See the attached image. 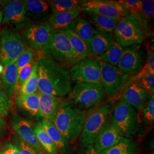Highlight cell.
Here are the masks:
<instances>
[{
  "label": "cell",
  "mask_w": 154,
  "mask_h": 154,
  "mask_svg": "<svg viewBox=\"0 0 154 154\" xmlns=\"http://www.w3.org/2000/svg\"><path fill=\"white\" fill-rule=\"evenodd\" d=\"M84 0H51L48 1L52 13L70 11L78 8Z\"/></svg>",
  "instance_id": "d6a6232c"
},
{
  "label": "cell",
  "mask_w": 154,
  "mask_h": 154,
  "mask_svg": "<svg viewBox=\"0 0 154 154\" xmlns=\"http://www.w3.org/2000/svg\"><path fill=\"white\" fill-rule=\"evenodd\" d=\"M100 83L106 94L115 95L129 77L118 67L99 60Z\"/></svg>",
  "instance_id": "30bf717a"
},
{
  "label": "cell",
  "mask_w": 154,
  "mask_h": 154,
  "mask_svg": "<svg viewBox=\"0 0 154 154\" xmlns=\"http://www.w3.org/2000/svg\"><path fill=\"white\" fill-rule=\"evenodd\" d=\"M112 105L109 103L100 106L86 118L81 132V142L84 147L93 145L95 139L111 123Z\"/></svg>",
  "instance_id": "5b68a950"
},
{
  "label": "cell",
  "mask_w": 154,
  "mask_h": 154,
  "mask_svg": "<svg viewBox=\"0 0 154 154\" xmlns=\"http://www.w3.org/2000/svg\"><path fill=\"white\" fill-rule=\"evenodd\" d=\"M2 17H3V11H0V24L2 22Z\"/></svg>",
  "instance_id": "bcb514c9"
},
{
  "label": "cell",
  "mask_w": 154,
  "mask_h": 154,
  "mask_svg": "<svg viewBox=\"0 0 154 154\" xmlns=\"http://www.w3.org/2000/svg\"><path fill=\"white\" fill-rule=\"evenodd\" d=\"M79 154H99L97 153L95 150L94 149L93 146H89L88 147H86V149H83L81 151Z\"/></svg>",
  "instance_id": "b9f144b4"
},
{
  "label": "cell",
  "mask_w": 154,
  "mask_h": 154,
  "mask_svg": "<svg viewBox=\"0 0 154 154\" xmlns=\"http://www.w3.org/2000/svg\"><path fill=\"white\" fill-rule=\"evenodd\" d=\"M1 85L6 94L12 95L17 90L18 71L16 62L3 66L1 72Z\"/></svg>",
  "instance_id": "603a6c76"
},
{
  "label": "cell",
  "mask_w": 154,
  "mask_h": 154,
  "mask_svg": "<svg viewBox=\"0 0 154 154\" xmlns=\"http://www.w3.org/2000/svg\"><path fill=\"white\" fill-rule=\"evenodd\" d=\"M146 74H154V55L153 50L149 51L146 63L144 64L143 68L139 72L138 78Z\"/></svg>",
  "instance_id": "ab89813d"
},
{
  "label": "cell",
  "mask_w": 154,
  "mask_h": 154,
  "mask_svg": "<svg viewBox=\"0 0 154 154\" xmlns=\"http://www.w3.org/2000/svg\"><path fill=\"white\" fill-rule=\"evenodd\" d=\"M0 10H1V6H0Z\"/></svg>",
  "instance_id": "c3c4849f"
},
{
  "label": "cell",
  "mask_w": 154,
  "mask_h": 154,
  "mask_svg": "<svg viewBox=\"0 0 154 154\" xmlns=\"http://www.w3.org/2000/svg\"><path fill=\"white\" fill-rule=\"evenodd\" d=\"M143 27L136 16L129 14L118 21L114 37L123 48L132 45H140L144 39Z\"/></svg>",
  "instance_id": "8992f818"
},
{
  "label": "cell",
  "mask_w": 154,
  "mask_h": 154,
  "mask_svg": "<svg viewBox=\"0 0 154 154\" xmlns=\"http://www.w3.org/2000/svg\"><path fill=\"white\" fill-rule=\"evenodd\" d=\"M38 91V63L35 62L30 77L17 91V95H32L37 93Z\"/></svg>",
  "instance_id": "1f68e13d"
},
{
  "label": "cell",
  "mask_w": 154,
  "mask_h": 154,
  "mask_svg": "<svg viewBox=\"0 0 154 154\" xmlns=\"http://www.w3.org/2000/svg\"><path fill=\"white\" fill-rule=\"evenodd\" d=\"M81 11L78 9L52 13L48 18V23L54 30H64L76 18L80 16Z\"/></svg>",
  "instance_id": "44dd1931"
},
{
  "label": "cell",
  "mask_w": 154,
  "mask_h": 154,
  "mask_svg": "<svg viewBox=\"0 0 154 154\" xmlns=\"http://www.w3.org/2000/svg\"><path fill=\"white\" fill-rule=\"evenodd\" d=\"M114 41L112 33H100L95 35L88 43L89 57H99L110 48Z\"/></svg>",
  "instance_id": "7402d4cb"
},
{
  "label": "cell",
  "mask_w": 154,
  "mask_h": 154,
  "mask_svg": "<svg viewBox=\"0 0 154 154\" xmlns=\"http://www.w3.org/2000/svg\"><path fill=\"white\" fill-rule=\"evenodd\" d=\"M25 4L28 21L44 22L52 14L49 4L46 1L26 0L25 1Z\"/></svg>",
  "instance_id": "e0dca14e"
},
{
  "label": "cell",
  "mask_w": 154,
  "mask_h": 154,
  "mask_svg": "<svg viewBox=\"0 0 154 154\" xmlns=\"http://www.w3.org/2000/svg\"><path fill=\"white\" fill-rule=\"evenodd\" d=\"M2 70H3V66H1V65H0V73L1 74V72H2Z\"/></svg>",
  "instance_id": "7dc6e473"
},
{
  "label": "cell",
  "mask_w": 154,
  "mask_h": 154,
  "mask_svg": "<svg viewBox=\"0 0 154 154\" xmlns=\"http://www.w3.org/2000/svg\"><path fill=\"white\" fill-rule=\"evenodd\" d=\"M88 116L86 110L66 103L57 111L52 123L69 143H72L82 132Z\"/></svg>",
  "instance_id": "7a4b0ae2"
},
{
  "label": "cell",
  "mask_w": 154,
  "mask_h": 154,
  "mask_svg": "<svg viewBox=\"0 0 154 154\" xmlns=\"http://www.w3.org/2000/svg\"><path fill=\"white\" fill-rule=\"evenodd\" d=\"M12 126L21 139L35 149L39 154H46L39 144L33 131V125L27 120L15 116L12 119Z\"/></svg>",
  "instance_id": "9a60e30c"
},
{
  "label": "cell",
  "mask_w": 154,
  "mask_h": 154,
  "mask_svg": "<svg viewBox=\"0 0 154 154\" xmlns=\"http://www.w3.org/2000/svg\"><path fill=\"white\" fill-rule=\"evenodd\" d=\"M71 79L76 83H100L99 58H86L72 67L70 71Z\"/></svg>",
  "instance_id": "8fae6325"
},
{
  "label": "cell",
  "mask_w": 154,
  "mask_h": 154,
  "mask_svg": "<svg viewBox=\"0 0 154 154\" xmlns=\"http://www.w3.org/2000/svg\"><path fill=\"white\" fill-rule=\"evenodd\" d=\"M33 131L38 139L39 144L46 153L48 154H58V151L55 144L45 131L41 122L33 126Z\"/></svg>",
  "instance_id": "4316f807"
},
{
  "label": "cell",
  "mask_w": 154,
  "mask_h": 154,
  "mask_svg": "<svg viewBox=\"0 0 154 154\" xmlns=\"http://www.w3.org/2000/svg\"><path fill=\"white\" fill-rule=\"evenodd\" d=\"M38 96L39 109L43 119L53 123L57 111L67 102L61 97L43 93L39 91Z\"/></svg>",
  "instance_id": "2e32d148"
},
{
  "label": "cell",
  "mask_w": 154,
  "mask_h": 154,
  "mask_svg": "<svg viewBox=\"0 0 154 154\" xmlns=\"http://www.w3.org/2000/svg\"><path fill=\"white\" fill-rule=\"evenodd\" d=\"M136 151V144L134 141L125 137L121 142L100 154H135Z\"/></svg>",
  "instance_id": "f1b7e54d"
},
{
  "label": "cell",
  "mask_w": 154,
  "mask_h": 154,
  "mask_svg": "<svg viewBox=\"0 0 154 154\" xmlns=\"http://www.w3.org/2000/svg\"><path fill=\"white\" fill-rule=\"evenodd\" d=\"M85 18L97 31L99 33H112L118 21L90 12H84Z\"/></svg>",
  "instance_id": "d4e9b609"
},
{
  "label": "cell",
  "mask_w": 154,
  "mask_h": 154,
  "mask_svg": "<svg viewBox=\"0 0 154 154\" xmlns=\"http://www.w3.org/2000/svg\"><path fill=\"white\" fill-rule=\"evenodd\" d=\"M149 95L137 82L133 83L125 91L122 100L131 105L137 111H141L146 105Z\"/></svg>",
  "instance_id": "d6986e66"
},
{
  "label": "cell",
  "mask_w": 154,
  "mask_h": 154,
  "mask_svg": "<svg viewBox=\"0 0 154 154\" xmlns=\"http://www.w3.org/2000/svg\"><path fill=\"white\" fill-rule=\"evenodd\" d=\"M63 30L72 45V49L79 56L81 60L82 61L88 58L89 57V51L88 46L86 44L70 29L67 28Z\"/></svg>",
  "instance_id": "83f0119b"
},
{
  "label": "cell",
  "mask_w": 154,
  "mask_h": 154,
  "mask_svg": "<svg viewBox=\"0 0 154 154\" xmlns=\"http://www.w3.org/2000/svg\"><path fill=\"white\" fill-rule=\"evenodd\" d=\"M41 123L45 131L55 144L58 151L62 153L66 152L69 143L58 129L52 123L44 119Z\"/></svg>",
  "instance_id": "484cf974"
},
{
  "label": "cell",
  "mask_w": 154,
  "mask_h": 154,
  "mask_svg": "<svg viewBox=\"0 0 154 154\" xmlns=\"http://www.w3.org/2000/svg\"><path fill=\"white\" fill-rule=\"evenodd\" d=\"M144 53L140 45L125 48L117 67L129 75L138 74L144 66Z\"/></svg>",
  "instance_id": "7c38bea8"
},
{
  "label": "cell",
  "mask_w": 154,
  "mask_h": 154,
  "mask_svg": "<svg viewBox=\"0 0 154 154\" xmlns=\"http://www.w3.org/2000/svg\"><path fill=\"white\" fill-rule=\"evenodd\" d=\"M28 22L25 1L14 0L6 5L3 12V23L9 24L19 29L27 24Z\"/></svg>",
  "instance_id": "5bb4252c"
},
{
  "label": "cell",
  "mask_w": 154,
  "mask_h": 154,
  "mask_svg": "<svg viewBox=\"0 0 154 154\" xmlns=\"http://www.w3.org/2000/svg\"><path fill=\"white\" fill-rule=\"evenodd\" d=\"M6 125L5 122L4 120L3 117L0 114V134L4 133L6 130Z\"/></svg>",
  "instance_id": "ee69618b"
},
{
  "label": "cell",
  "mask_w": 154,
  "mask_h": 154,
  "mask_svg": "<svg viewBox=\"0 0 154 154\" xmlns=\"http://www.w3.org/2000/svg\"><path fill=\"white\" fill-rule=\"evenodd\" d=\"M138 84L144 89L149 95H154V74H146L138 78Z\"/></svg>",
  "instance_id": "74e56055"
},
{
  "label": "cell",
  "mask_w": 154,
  "mask_h": 154,
  "mask_svg": "<svg viewBox=\"0 0 154 154\" xmlns=\"http://www.w3.org/2000/svg\"><path fill=\"white\" fill-rule=\"evenodd\" d=\"M142 11L137 17L143 27L144 32L149 33V23L154 18V1L153 0H141Z\"/></svg>",
  "instance_id": "4dcf8cb0"
},
{
  "label": "cell",
  "mask_w": 154,
  "mask_h": 154,
  "mask_svg": "<svg viewBox=\"0 0 154 154\" xmlns=\"http://www.w3.org/2000/svg\"><path fill=\"white\" fill-rule=\"evenodd\" d=\"M111 123L122 136H137L142 130L137 111L122 100L112 107Z\"/></svg>",
  "instance_id": "277c9868"
},
{
  "label": "cell",
  "mask_w": 154,
  "mask_h": 154,
  "mask_svg": "<svg viewBox=\"0 0 154 154\" xmlns=\"http://www.w3.org/2000/svg\"><path fill=\"white\" fill-rule=\"evenodd\" d=\"M14 101L20 109L26 112L33 118L38 119L42 118L39 109L37 93L28 95H17Z\"/></svg>",
  "instance_id": "ffe728a7"
},
{
  "label": "cell",
  "mask_w": 154,
  "mask_h": 154,
  "mask_svg": "<svg viewBox=\"0 0 154 154\" xmlns=\"http://www.w3.org/2000/svg\"><path fill=\"white\" fill-rule=\"evenodd\" d=\"M35 62L34 60L30 61L26 65L23 67L18 72V86H17V90L18 91L25 82L28 80L30 77L32 71H33V67L35 64Z\"/></svg>",
  "instance_id": "8d00e7d4"
},
{
  "label": "cell",
  "mask_w": 154,
  "mask_h": 154,
  "mask_svg": "<svg viewBox=\"0 0 154 154\" xmlns=\"http://www.w3.org/2000/svg\"><path fill=\"white\" fill-rule=\"evenodd\" d=\"M124 138L125 137L121 135L110 123L95 139L93 145L94 149L97 153L100 154L105 149H109L121 142Z\"/></svg>",
  "instance_id": "ac0fdd59"
},
{
  "label": "cell",
  "mask_w": 154,
  "mask_h": 154,
  "mask_svg": "<svg viewBox=\"0 0 154 154\" xmlns=\"http://www.w3.org/2000/svg\"><path fill=\"white\" fill-rule=\"evenodd\" d=\"M34 59V51L31 48H26L17 58L16 63L19 72L28 63Z\"/></svg>",
  "instance_id": "f35d334b"
},
{
  "label": "cell",
  "mask_w": 154,
  "mask_h": 154,
  "mask_svg": "<svg viewBox=\"0 0 154 154\" xmlns=\"http://www.w3.org/2000/svg\"><path fill=\"white\" fill-rule=\"evenodd\" d=\"M68 28L70 29L82 39L88 46L90 40L95 35L100 33L91 26L85 17H83L79 16L76 18L70 24Z\"/></svg>",
  "instance_id": "cb8c5ba5"
},
{
  "label": "cell",
  "mask_w": 154,
  "mask_h": 154,
  "mask_svg": "<svg viewBox=\"0 0 154 154\" xmlns=\"http://www.w3.org/2000/svg\"><path fill=\"white\" fill-rule=\"evenodd\" d=\"M78 9L81 12L93 13L118 21L129 15L118 1L84 0Z\"/></svg>",
  "instance_id": "9c48e42d"
},
{
  "label": "cell",
  "mask_w": 154,
  "mask_h": 154,
  "mask_svg": "<svg viewBox=\"0 0 154 154\" xmlns=\"http://www.w3.org/2000/svg\"><path fill=\"white\" fill-rule=\"evenodd\" d=\"M143 121L147 125H152L154 121V95H149L148 102L143 109Z\"/></svg>",
  "instance_id": "d590c367"
},
{
  "label": "cell",
  "mask_w": 154,
  "mask_h": 154,
  "mask_svg": "<svg viewBox=\"0 0 154 154\" xmlns=\"http://www.w3.org/2000/svg\"><path fill=\"white\" fill-rule=\"evenodd\" d=\"M12 106L11 100L0 82V114L2 117L8 116Z\"/></svg>",
  "instance_id": "e575fe53"
},
{
  "label": "cell",
  "mask_w": 154,
  "mask_h": 154,
  "mask_svg": "<svg viewBox=\"0 0 154 154\" xmlns=\"http://www.w3.org/2000/svg\"><path fill=\"white\" fill-rule=\"evenodd\" d=\"M7 147L9 149L11 154H21L20 152V151L18 150L17 147L16 146L12 145V144H8Z\"/></svg>",
  "instance_id": "7bdbcfd3"
},
{
  "label": "cell",
  "mask_w": 154,
  "mask_h": 154,
  "mask_svg": "<svg viewBox=\"0 0 154 154\" xmlns=\"http://www.w3.org/2000/svg\"><path fill=\"white\" fill-rule=\"evenodd\" d=\"M124 49L125 48L119 44L114 39V42L110 48L98 58L100 61L117 66Z\"/></svg>",
  "instance_id": "f546056e"
},
{
  "label": "cell",
  "mask_w": 154,
  "mask_h": 154,
  "mask_svg": "<svg viewBox=\"0 0 154 154\" xmlns=\"http://www.w3.org/2000/svg\"><path fill=\"white\" fill-rule=\"evenodd\" d=\"M0 154H11V153L8 147H6V148L4 149L2 151L0 152Z\"/></svg>",
  "instance_id": "f6af8a7d"
},
{
  "label": "cell",
  "mask_w": 154,
  "mask_h": 154,
  "mask_svg": "<svg viewBox=\"0 0 154 154\" xmlns=\"http://www.w3.org/2000/svg\"><path fill=\"white\" fill-rule=\"evenodd\" d=\"M0 63L5 66L16 61L27 48L25 40L18 34L4 29L0 33Z\"/></svg>",
  "instance_id": "ba28073f"
},
{
  "label": "cell",
  "mask_w": 154,
  "mask_h": 154,
  "mask_svg": "<svg viewBox=\"0 0 154 154\" xmlns=\"http://www.w3.org/2000/svg\"><path fill=\"white\" fill-rule=\"evenodd\" d=\"M70 94L74 105L83 110L99 105L106 97L105 90L99 83H76Z\"/></svg>",
  "instance_id": "52a82bcc"
},
{
  "label": "cell",
  "mask_w": 154,
  "mask_h": 154,
  "mask_svg": "<svg viewBox=\"0 0 154 154\" xmlns=\"http://www.w3.org/2000/svg\"><path fill=\"white\" fill-rule=\"evenodd\" d=\"M44 57L65 65H75L81 61L73 50L63 30H54L40 51Z\"/></svg>",
  "instance_id": "3957f363"
},
{
  "label": "cell",
  "mask_w": 154,
  "mask_h": 154,
  "mask_svg": "<svg viewBox=\"0 0 154 154\" xmlns=\"http://www.w3.org/2000/svg\"><path fill=\"white\" fill-rule=\"evenodd\" d=\"M38 63V91L57 97H64L72 91L70 72L60 63L41 58Z\"/></svg>",
  "instance_id": "6da1fadb"
},
{
  "label": "cell",
  "mask_w": 154,
  "mask_h": 154,
  "mask_svg": "<svg viewBox=\"0 0 154 154\" xmlns=\"http://www.w3.org/2000/svg\"><path fill=\"white\" fill-rule=\"evenodd\" d=\"M118 1L128 14L138 17L142 11L141 0H121Z\"/></svg>",
  "instance_id": "836d02e7"
},
{
  "label": "cell",
  "mask_w": 154,
  "mask_h": 154,
  "mask_svg": "<svg viewBox=\"0 0 154 154\" xmlns=\"http://www.w3.org/2000/svg\"><path fill=\"white\" fill-rule=\"evenodd\" d=\"M53 31L48 22L29 25L25 32V41L32 49L41 51Z\"/></svg>",
  "instance_id": "4fadbf2b"
},
{
  "label": "cell",
  "mask_w": 154,
  "mask_h": 154,
  "mask_svg": "<svg viewBox=\"0 0 154 154\" xmlns=\"http://www.w3.org/2000/svg\"><path fill=\"white\" fill-rule=\"evenodd\" d=\"M17 148L21 154H39L37 151L30 145L25 143L22 139L20 140Z\"/></svg>",
  "instance_id": "60d3db41"
}]
</instances>
